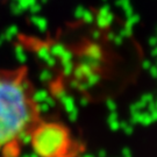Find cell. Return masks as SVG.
I'll use <instances>...</instances> for the list:
<instances>
[{
    "label": "cell",
    "instance_id": "obj_1",
    "mask_svg": "<svg viewBox=\"0 0 157 157\" xmlns=\"http://www.w3.org/2000/svg\"><path fill=\"white\" fill-rule=\"evenodd\" d=\"M42 119L28 69H0V157H21Z\"/></svg>",
    "mask_w": 157,
    "mask_h": 157
},
{
    "label": "cell",
    "instance_id": "obj_2",
    "mask_svg": "<svg viewBox=\"0 0 157 157\" xmlns=\"http://www.w3.org/2000/svg\"><path fill=\"white\" fill-rule=\"evenodd\" d=\"M28 146L36 157H83L85 151L67 126L44 119L33 129Z\"/></svg>",
    "mask_w": 157,
    "mask_h": 157
}]
</instances>
